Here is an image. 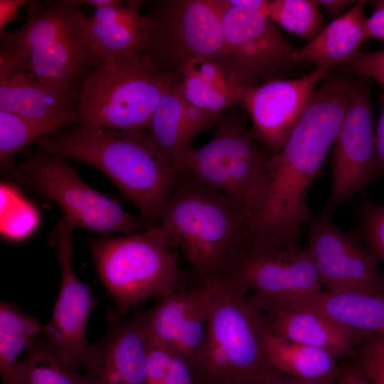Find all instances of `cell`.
<instances>
[{"label": "cell", "instance_id": "20", "mask_svg": "<svg viewBox=\"0 0 384 384\" xmlns=\"http://www.w3.org/2000/svg\"><path fill=\"white\" fill-rule=\"evenodd\" d=\"M79 98L63 95L36 78L20 58L0 49V111L28 117L76 112Z\"/></svg>", "mask_w": 384, "mask_h": 384}, {"label": "cell", "instance_id": "37", "mask_svg": "<svg viewBox=\"0 0 384 384\" xmlns=\"http://www.w3.org/2000/svg\"><path fill=\"white\" fill-rule=\"evenodd\" d=\"M338 384H372L361 370L358 363H350L341 369Z\"/></svg>", "mask_w": 384, "mask_h": 384}, {"label": "cell", "instance_id": "44", "mask_svg": "<svg viewBox=\"0 0 384 384\" xmlns=\"http://www.w3.org/2000/svg\"><path fill=\"white\" fill-rule=\"evenodd\" d=\"M384 337V329L379 332Z\"/></svg>", "mask_w": 384, "mask_h": 384}, {"label": "cell", "instance_id": "40", "mask_svg": "<svg viewBox=\"0 0 384 384\" xmlns=\"http://www.w3.org/2000/svg\"><path fill=\"white\" fill-rule=\"evenodd\" d=\"M316 2L319 6H322L326 11L331 18H336L338 14H341L346 9L357 1L346 0H321L316 1Z\"/></svg>", "mask_w": 384, "mask_h": 384}, {"label": "cell", "instance_id": "41", "mask_svg": "<svg viewBox=\"0 0 384 384\" xmlns=\"http://www.w3.org/2000/svg\"><path fill=\"white\" fill-rule=\"evenodd\" d=\"M235 6L259 11L269 17L270 1L265 0H228Z\"/></svg>", "mask_w": 384, "mask_h": 384}, {"label": "cell", "instance_id": "39", "mask_svg": "<svg viewBox=\"0 0 384 384\" xmlns=\"http://www.w3.org/2000/svg\"><path fill=\"white\" fill-rule=\"evenodd\" d=\"M381 113L378 122L375 140V148L378 162L382 174H384V87L380 97Z\"/></svg>", "mask_w": 384, "mask_h": 384}, {"label": "cell", "instance_id": "28", "mask_svg": "<svg viewBox=\"0 0 384 384\" xmlns=\"http://www.w3.org/2000/svg\"><path fill=\"white\" fill-rule=\"evenodd\" d=\"M8 384H88L85 374L39 338L24 354Z\"/></svg>", "mask_w": 384, "mask_h": 384}, {"label": "cell", "instance_id": "7", "mask_svg": "<svg viewBox=\"0 0 384 384\" xmlns=\"http://www.w3.org/2000/svg\"><path fill=\"white\" fill-rule=\"evenodd\" d=\"M272 156L239 119L223 116L212 139L201 147L183 149L174 169L235 200L252 217L267 192Z\"/></svg>", "mask_w": 384, "mask_h": 384}, {"label": "cell", "instance_id": "23", "mask_svg": "<svg viewBox=\"0 0 384 384\" xmlns=\"http://www.w3.org/2000/svg\"><path fill=\"white\" fill-rule=\"evenodd\" d=\"M365 1H357L345 14L325 26L318 36L295 54L297 62L306 61L328 69L344 64L358 53L368 38Z\"/></svg>", "mask_w": 384, "mask_h": 384}, {"label": "cell", "instance_id": "8", "mask_svg": "<svg viewBox=\"0 0 384 384\" xmlns=\"http://www.w3.org/2000/svg\"><path fill=\"white\" fill-rule=\"evenodd\" d=\"M169 235L160 226L95 240L90 250L99 277L118 315L176 289L178 273Z\"/></svg>", "mask_w": 384, "mask_h": 384}, {"label": "cell", "instance_id": "14", "mask_svg": "<svg viewBox=\"0 0 384 384\" xmlns=\"http://www.w3.org/2000/svg\"><path fill=\"white\" fill-rule=\"evenodd\" d=\"M306 225V250L322 286L331 292L384 296V276L378 270V260L368 247L339 230L323 212L311 214Z\"/></svg>", "mask_w": 384, "mask_h": 384}, {"label": "cell", "instance_id": "10", "mask_svg": "<svg viewBox=\"0 0 384 384\" xmlns=\"http://www.w3.org/2000/svg\"><path fill=\"white\" fill-rule=\"evenodd\" d=\"M221 23L223 50L219 60L240 87L282 77L299 63L297 48L263 14L211 0Z\"/></svg>", "mask_w": 384, "mask_h": 384}, {"label": "cell", "instance_id": "22", "mask_svg": "<svg viewBox=\"0 0 384 384\" xmlns=\"http://www.w3.org/2000/svg\"><path fill=\"white\" fill-rule=\"evenodd\" d=\"M266 313L269 331L279 338L325 350L337 358L347 357L353 352L358 337L321 315L299 310Z\"/></svg>", "mask_w": 384, "mask_h": 384}, {"label": "cell", "instance_id": "30", "mask_svg": "<svg viewBox=\"0 0 384 384\" xmlns=\"http://www.w3.org/2000/svg\"><path fill=\"white\" fill-rule=\"evenodd\" d=\"M269 18L284 30L309 42L324 28L316 1H270Z\"/></svg>", "mask_w": 384, "mask_h": 384}, {"label": "cell", "instance_id": "13", "mask_svg": "<svg viewBox=\"0 0 384 384\" xmlns=\"http://www.w3.org/2000/svg\"><path fill=\"white\" fill-rule=\"evenodd\" d=\"M75 224L65 215L58 220L55 245L61 282L51 318L43 326V340L65 361L82 368L91 344L87 326L96 300L89 286L80 280L72 265V233Z\"/></svg>", "mask_w": 384, "mask_h": 384}, {"label": "cell", "instance_id": "9", "mask_svg": "<svg viewBox=\"0 0 384 384\" xmlns=\"http://www.w3.org/2000/svg\"><path fill=\"white\" fill-rule=\"evenodd\" d=\"M16 178L58 204L76 227L129 235L148 227L139 216L85 183L65 160L38 151L19 163Z\"/></svg>", "mask_w": 384, "mask_h": 384}, {"label": "cell", "instance_id": "3", "mask_svg": "<svg viewBox=\"0 0 384 384\" xmlns=\"http://www.w3.org/2000/svg\"><path fill=\"white\" fill-rule=\"evenodd\" d=\"M251 213L228 196L178 174L159 226L181 250L201 279L222 278L248 233Z\"/></svg>", "mask_w": 384, "mask_h": 384}, {"label": "cell", "instance_id": "24", "mask_svg": "<svg viewBox=\"0 0 384 384\" xmlns=\"http://www.w3.org/2000/svg\"><path fill=\"white\" fill-rule=\"evenodd\" d=\"M178 74L184 99L215 117L240 102V87L218 59L191 60L181 66Z\"/></svg>", "mask_w": 384, "mask_h": 384}, {"label": "cell", "instance_id": "4", "mask_svg": "<svg viewBox=\"0 0 384 384\" xmlns=\"http://www.w3.org/2000/svg\"><path fill=\"white\" fill-rule=\"evenodd\" d=\"M210 302L206 339L193 367L196 384H256L279 371L265 348V314L247 292L223 279H201Z\"/></svg>", "mask_w": 384, "mask_h": 384}, {"label": "cell", "instance_id": "27", "mask_svg": "<svg viewBox=\"0 0 384 384\" xmlns=\"http://www.w3.org/2000/svg\"><path fill=\"white\" fill-rule=\"evenodd\" d=\"M38 318L22 311L13 302L0 303V374L8 384L26 352L41 335Z\"/></svg>", "mask_w": 384, "mask_h": 384}, {"label": "cell", "instance_id": "6", "mask_svg": "<svg viewBox=\"0 0 384 384\" xmlns=\"http://www.w3.org/2000/svg\"><path fill=\"white\" fill-rule=\"evenodd\" d=\"M179 79L158 68L144 51L122 58L97 57L79 95V124L146 129L161 97Z\"/></svg>", "mask_w": 384, "mask_h": 384}, {"label": "cell", "instance_id": "1", "mask_svg": "<svg viewBox=\"0 0 384 384\" xmlns=\"http://www.w3.org/2000/svg\"><path fill=\"white\" fill-rule=\"evenodd\" d=\"M355 80L334 75L316 89L284 147L272 156L265 200L249 222L247 238L272 245L294 246L311 213L309 188L334 144Z\"/></svg>", "mask_w": 384, "mask_h": 384}, {"label": "cell", "instance_id": "36", "mask_svg": "<svg viewBox=\"0 0 384 384\" xmlns=\"http://www.w3.org/2000/svg\"><path fill=\"white\" fill-rule=\"evenodd\" d=\"M373 4L375 11L366 21L367 35L384 41V0L375 1Z\"/></svg>", "mask_w": 384, "mask_h": 384}, {"label": "cell", "instance_id": "12", "mask_svg": "<svg viewBox=\"0 0 384 384\" xmlns=\"http://www.w3.org/2000/svg\"><path fill=\"white\" fill-rule=\"evenodd\" d=\"M334 144L331 188L323 210L327 215L383 175L373 132L369 89L364 79L355 80Z\"/></svg>", "mask_w": 384, "mask_h": 384}, {"label": "cell", "instance_id": "17", "mask_svg": "<svg viewBox=\"0 0 384 384\" xmlns=\"http://www.w3.org/2000/svg\"><path fill=\"white\" fill-rule=\"evenodd\" d=\"M105 335L91 345L82 367L88 384H146V312L111 311Z\"/></svg>", "mask_w": 384, "mask_h": 384}, {"label": "cell", "instance_id": "11", "mask_svg": "<svg viewBox=\"0 0 384 384\" xmlns=\"http://www.w3.org/2000/svg\"><path fill=\"white\" fill-rule=\"evenodd\" d=\"M144 21L143 51L163 71L179 75L191 60L222 56L223 30L211 0L158 1Z\"/></svg>", "mask_w": 384, "mask_h": 384}, {"label": "cell", "instance_id": "29", "mask_svg": "<svg viewBox=\"0 0 384 384\" xmlns=\"http://www.w3.org/2000/svg\"><path fill=\"white\" fill-rule=\"evenodd\" d=\"M184 106L178 81H174L161 97L146 128L160 152L173 167L178 154L190 146L186 140Z\"/></svg>", "mask_w": 384, "mask_h": 384}, {"label": "cell", "instance_id": "15", "mask_svg": "<svg viewBox=\"0 0 384 384\" xmlns=\"http://www.w3.org/2000/svg\"><path fill=\"white\" fill-rule=\"evenodd\" d=\"M223 279L253 294L272 296L319 291L322 284L307 250L243 241Z\"/></svg>", "mask_w": 384, "mask_h": 384}, {"label": "cell", "instance_id": "26", "mask_svg": "<svg viewBox=\"0 0 384 384\" xmlns=\"http://www.w3.org/2000/svg\"><path fill=\"white\" fill-rule=\"evenodd\" d=\"M77 124L78 111L40 118L0 111L1 169H13L14 155L29 144Z\"/></svg>", "mask_w": 384, "mask_h": 384}, {"label": "cell", "instance_id": "34", "mask_svg": "<svg viewBox=\"0 0 384 384\" xmlns=\"http://www.w3.org/2000/svg\"><path fill=\"white\" fill-rule=\"evenodd\" d=\"M343 65L347 71L376 80L384 87V48L369 53L358 52Z\"/></svg>", "mask_w": 384, "mask_h": 384}, {"label": "cell", "instance_id": "2", "mask_svg": "<svg viewBox=\"0 0 384 384\" xmlns=\"http://www.w3.org/2000/svg\"><path fill=\"white\" fill-rule=\"evenodd\" d=\"M37 143L41 153L101 171L137 207L148 228L159 225L178 174L147 129H110L77 124Z\"/></svg>", "mask_w": 384, "mask_h": 384}, {"label": "cell", "instance_id": "33", "mask_svg": "<svg viewBox=\"0 0 384 384\" xmlns=\"http://www.w3.org/2000/svg\"><path fill=\"white\" fill-rule=\"evenodd\" d=\"M357 363L372 384H384V337L379 332L364 338Z\"/></svg>", "mask_w": 384, "mask_h": 384}, {"label": "cell", "instance_id": "32", "mask_svg": "<svg viewBox=\"0 0 384 384\" xmlns=\"http://www.w3.org/2000/svg\"><path fill=\"white\" fill-rule=\"evenodd\" d=\"M356 233L379 260L384 262V205L363 200L358 206Z\"/></svg>", "mask_w": 384, "mask_h": 384}, {"label": "cell", "instance_id": "42", "mask_svg": "<svg viewBox=\"0 0 384 384\" xmlns=\"http://www.w3.org/2000/svg\"><path fill=\"white\" fill-rule=\"evenodd\" d=\"M256 384H322L316 382L299 379L279 372Z\"/></svg>", "mask_w": 384, "mask_h": 384}, {"label": "cell", "instance_id": "21", "mask_svg": "<svg viewBox=\"0 0 384 384\" xmlns=\"http://www.w3.org/2000/svg\"><path fill=\"white\" fill-rule=\"evenodd\" d=\"M122 3L95 9L88 17L87 33L96 57H127L145 48L144 16L139 12L142 1Z\"/></svg>", "mask_w": 384, "mask_h": 384}, {"label": "cell", "instance_id": "31", "mask_svg": "<svg viewBox=\"0 0 384 384\" xmlns=\"http://www.w3.org/2000/svg\"><path fill=\"white\" fill-rule=\"evenodd\" d=\"M146 384H196L192 367L169 349L147 339Z\"/></svg>", "mask_w": 384, "mask_h": 384}, {"label": "cell", "instance_id": "43", "mask_svg": "<svg viewBox=\"0 0 384 384\" xmlns=\"http://www.w3.org/2000/svg\"><path fill=\"white\" fill-rule=\"evenodd\" d=\"M70 3L75 6L81 4L91 5L95 9L112 6L118 3L117 0H69Z\"/></svg>", "mask_w": 384, "mask_h": 384}, {"label": "cell", "instance_id": "38", "mask_svg": "<svg viewBox=\"0 0 384 384\" xmlns=\"http://www.w3.org/2000/svg\"><path fill=\"white\" fill-rule=\"evenodd\" d=\"M25 0H0V31L18 16L19 8L26 4Z\"/></svg>", "mask_w": 384, "mask_h": 384}, {"label": "cell", "instance_id": "25", "mask_svg": "<svg viewBox=\"0 0 384 384\" xmlns=\"http://www.w3.org/2000/svg\"><path fill=\"white\" fill-rule=\"evenodd\" d=\"M264 342L270 363L282 373L322 384H332L338 378V358L325 350L286 341L273 335L268 327Z\"/></svg>", "mask_w": 384, "mask_h": 384}, {"label": "cell", "instance_id": "16", "mask_svg": "<svg viewBox=\"0 0 384 384\" xmlns=\"http://www.w3.org/2000/svg\"><path fill=\"white\" fill-rule=\"evenodd\" d=\"M327 70L316 68L297 79L272 80L240 87V102L252 122V137L272 156L284 147Z\"/></svg>", "mask_w": 384, "mask_h": 384}, {"label": "cell", "instance_id": "19", "mask_svg": "<svg viewBox=\"0 0 384 384\" xmlns=\"http://www.w3.org/2000/svg\"><path fill=\"white\" fill-rule=\"evenodd\" d=\"M262 311L299 310L321 315L353 332L358 338L384 329V296L319 290L265 296L250 294Z\"/></svg>", "mask_w": 384, "mask_h": 384}, {"label": "cell", "instance_id": "5", "mask_svg": "<svg viewBox=\"0 0 384 384\" xmlns=\"http://www.w3.org/2000/svg\"><path fill=\"white\" fill-rule=\"evenodd\" d=\"M17 30L0 31L1 48L16 55L40 81L78 97L97 58L87 33L88 17L69 0L29 1Z\"/></svg>", "mask_w": 384, "mask_h": 384}, {"label": "cell", "instance_id": "35", "mask_svg": "<svg viewBox=\"0 0 384 384\" xmlns=\"http://www.w3.org/2000/svg\"><path fill=\"white\" fill-rule=\"evenodd\" d=\"M215 118L207 111L193 105L185 100L183 122L186 140L188 145H190L192 139L208 127Z\"/></svg>", "mask_w": 384, "mask_h": 384}, {"label": "cell", "instance_id": "18", "mask_svg": "<svg viewBox=\"0 0 384 384\" xmlns=\"http://www.w3.org/2000/svg\"><path fill=\"white\" fill-rule=\"evenodd\" d=\"M210 302L203 282L159 299L146 312L148 338L182 358L193 370L205 343Z\"/></svg>", "mask_w": 384, "mask_h": 384}]
</instances>
